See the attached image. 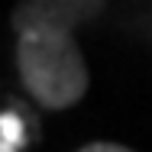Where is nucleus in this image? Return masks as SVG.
<instances>
[{"mask_svg":"<svg viewBox=\"0 0 152 152\" xmlns=\"http://www.w3.org/2000/svg\"><path fill=\"white\" fill-rule=\"evenodd\" d=\"M16 68L29 94L49 110L71 107L88 91V65L71 39L61 29H32L20 32Z\"/></svg>","mask_w":152,"mask_h":152,"instance_id":"1","label":"nucleus"},{"mask_svg":"<svg viewBox=\"0 0 152 152\" xmlns=\"http://www.w3.org/2000/svg\"><path fill=\"white\" fill-rule=\"evenodd\" d=\"M78 152H133V149L117 146V142H91V146H84V149H78Z\"/></svg>","mask_w":152,"mask_h":152,"instance_id":"4","label":"nucleus"},{"mask_svg":"<svg viewBox=\"0 0 152 152\" xmlns=\"http://www.w3.org/2000/svg\"><path fill=\"white\" fill-rule=\"evenodd\" d=\"M26 120L13 110H7L0 117V152H23L26 146Z\"/></svg>","mask_w":152,"mask_h":152,"instance_id":"3","label":"nucleus"},{"mask_svg":"<svg viewBox=\"0 0 152 152\" xmlns=\"http://www.w3.org/2000/svg\"><path fill=\"white\" fill-rule=\"evenodd\" d=\"M107 0H23L10 23L16 32H32V29H61L71 32L75 26L88 23L100 13Z\"/></svg>","mask_w":152,"mask_h":152,"instance_id":"2","label":"nucleus"}]
</instances>
